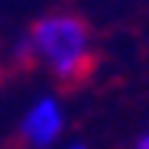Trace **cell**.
Segmentation results:
<instances>
[{"mask_svg":"<svg viewBox=\"0 0 149 149\" xmlns=\"http://www.w3.org/2000/svg\"><path fill=\"white\" fill-rule=\"evenodd\" d=\"M29 49L33 58H39L58 81H78L91 68V33L84 19L71 13H52L42 16L29 29Z\"/></svg>","mask_w":149,"mask_h":149,"instance_id":"6da1fadb","label":"cell"},{"mask_svg":"<svg viewBox=\"0 0 149 149\" xmlns=\"http://www.w3.org/2000/svg\"><path fill=\"white\" fill-rule=\"evenodd\" d=\"M62 133H65V110L58 104V97H39L19 120V136L33 149L55 146Z\"/></svg>","mask_w":149,"mask_h":149,"instance_id":"7a4b0ae2","label":"cell"},{"mask_svg":"<svg viewBox=\"0 0 149 149\" xmlns=\"http://www.w3.org/2000/svg\"><path fill=\"white\" fill-rule=\"evenodd\" d=\"M136 149H149V133H143V136H139V143H136Z\"/></svg>","mask_w":149,"mask_h":149,"instance_id":"3957f363","label":"cell"},{"mask_svg":"<svg viewBox=\"0 0 149 149\" xmlns=\"http://www.w3.org/2000/svg\"><path fill=\"white\" fill-rule=\"evenodd\" d=\"M65 149H88V146H84V143H68Z\"/></svg>","mask_w":149,"mask_h":149,"instance_id":"277c9868","label":"cell"}]
</instances>
